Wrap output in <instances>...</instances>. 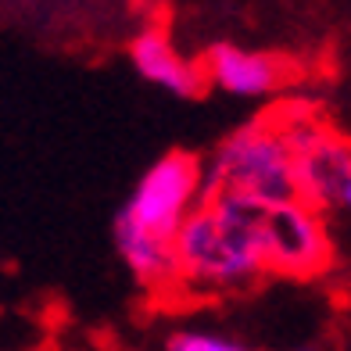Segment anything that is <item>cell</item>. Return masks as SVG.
Instances as JSON below:
<instances>
[{
	"label": "cell",
	"mask_w": 351,
	"mask_h": 351,
	"mask_svg": "<svg viewBox=\"0 0 351 351\" xmlns=\"http://www.w3.org/2000/svg\"><path fill=\"white\" fill-rule=\"evenodd\" d=\"M208 83L219 90L233 93V97H247L258 101L276 93L287 79H291V65L276 54H262V51H244L237 43H212L201 58Z\"/></svg>",
	"instance_id": "5"
},
{
	"label": "cell",
	"mask_w": 351,
	"mask_h": 351,
	"mask_svg": "<svg viewBox=\"0 0 351 351\" xmlns=\"http://www.w3.org/2000/svg\"><path fill=\"white\" fill-rule=\"evenodd\" d=\"M204 201V162L190 151H169L136 180L130 201L119 208L143 233L176 244L190 212Z\"/></svg>",
	"instance_id": "3"
},
{
	"label": "cell",
	"mask_w": 351,
	"mask_h": 351,
	"mask_svg": "<svg viewBox=\"0 0 351 351\" xmlns=\"http://www.w3.org/2000/svg\"><path fill=\"white\" fill-rule=\"evenodd\" d=\"M204 197L280 204L298 197V165L283 119H254L219 140L204 162Z\"/></svg>",
	"instance_id": "2"
},
{
	"label": "cell",
	"mask_w": 351,
	"mask_h": 351,
	"mask_svg": "<svg viewBox=\"0 0 351 351\" xmlns=\"http://www.w3.org/2000/svg\"><path fill=\"white\" fill-rule=\"evenodd\" d=\"M165 351H254V348L215 330H172L165 337Z\"/></svg>",
	"instance_id": "8"
},
{
	"label": "cell",
	"mask_w": 351,
	"mask_h": 351,
	"mask_svg": "<svg viewBox=\"0 0 351 351\" xmlns=\"http://www.w3.org/2000/svg\"><path fill=\"white\" fill-rule=\"evenodd\" d=\"M130 61L140 79H147V83L169 90L172 97H201L204 93V83H208V75H204V65L194 58H186L180 47L172 43V36L165 33L162 25H147L143 33L133 36L130 43Z\"/></svg>",
	"instance_id": "6"
},
{
	"label": "cell",
	"mask_w": 351,
	"mask_h": 351,
	"mask_svg": "<svg viewBox=\"0 0 351 351\" xmlns=\"http://www.w3.org/2000/svg\"><path fill=\"white\" fill-rule=\"evenodd\" d=\"M115 251L133 273V280L147 291H165V287H180V262H176V244L158 241V237L143 233L130 219L115 215Z\"/></svg>",
	"instance_id": "7"
},
{
	"label": "cell",
	"mask_w": 351,
	"mask_h": 351,
	"mask_svg": "<svg viewBox=\"0 0 351 351\" xmlns=\"http://www.w3.org/2000/svg\"><path fill=\"white\" fill-rule=\"evenodd\" d=\"M265 208L269 204L244 197H204L176 237L180 287L230 294L269 273Z\"/></svg>",
	"instance_id": "1"
},
{
	"label": "cell",
	"mask_w": 351,
	"mask_h": 351,
	"mask_svg": "<svg viewBox=\"0 0 351 351\" xmlns=\"http://www.w3.org/2000/svg\"><path fill=\"white\" fill-rule=\"evenodd\" d=\"M298 351H319V348H298Z\"/></svg>",
	"instance_id": "10"
},
{
	"label": "cell",
	"mask_w": 351,
	"mask_h": 351,
	"mask_svg": "<svg viewBox=\"0 0 351 351\" xmlns=\"http://www.w3.org/2000/svg\"><path fill=\"white\" fill-rule=\"evenodd\" d=\"M265 258L269 273L308 280L323 273L333 258L326 222L319 208L305 204L301 197L280 201L265 208Z\"/></svg>",
	"instance_id": "4"
},
{
	"label": "cell",
	"mask_w": 351,
	"mask_h": 351,
	"mask_svg": "<svg viewBox=\"0 0 351 351\" xmlns=\"http://www.w3.org/2000/svg\"><path fill=\"white\" fill-rule=\"evenodd\" d=\"M333 208L351 212V172L344 176V183H341V190H337V204H333Z\"/></svg>",
	"instance_id": "9"
}]
</instances>
